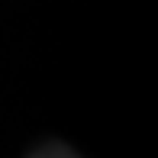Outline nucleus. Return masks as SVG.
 <instances>
[{
	"label": "nucleus",
	"instance_id": "nucleus-1",
	"mask_svg": "<svg viewBox=\"0 0 158 158\" xmlns=\"http://www.w3.org/2000/svg\"><path fill=\"white\" fill-rule=\"evenodd\" d=\"M29 158H81V155H77L74 148L61 145V142H45V145L32 148V155H29Z\"/></svg>",
	"mask_w": 158,
	"mask_h": 158
}]
</instances>
